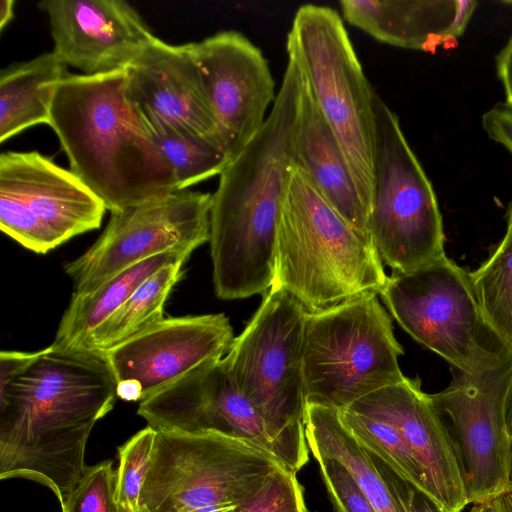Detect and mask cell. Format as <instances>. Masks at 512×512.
I'll return each mask as SVG.
<instances>
[{
    "instance_id": "cell-1",
    "label": "cell",
    "mask_w": 512,
    "mask_h": 512,
    "mask_svg": "<svg viewBox=\"0 0 512 512\" xmlns=\"http://www.w3.org/2000/svg\"><path fill=\"white\" fill-rule=\"evenodd\" d=\"M116 397L103 352L40 350L20 376L0 386V479L37 481L64 504L86 469L91 430Z\"/></svg>"
},
{
    "instance_id": "cell-2",
    "label": "cell",
    "mask_w": 512,
    "mask_h": 512,
    "mask_svg": "<svg viewBox=\"0 0 512 512\" xmlns=\"http://www.w3.org/2000/svg\"><path fill=\"white\" fill-rule=\"evenodd\" d=\"M302 83L299 67L288 58L263 126L219 175L212 194L209 244L214 291L222 300L264 295L274 282Z\"/></svg>"
},
{
    "instance_id": "cell-3",
    "label": "cell",
    "mask_w": 512,
    "mask_h": 512,
    "mask_svg": "<svg viewBox=\"0 0 512 512\" xmlns=\"http://www.w3.org/2000/svg\"><path fill=\"white\" fill-rule=\"evenodd\" d=\"M49 126L72 170L120 210L176 191L172 169L127 94V71L68 74L54 95Z\"/></svg>"
},
{
    "instance_id": "cell-4",
    "label": "cell",
    "mask_w": 512,
    "mask_h": 512,
    "mask_svg": "<svg viewBox=\"0 0 512 512\" xmlns=\"http://www.w3.org/2000/svg\"><path fill=\"white\" fill-rule=\"evenodd\" d=\"M387 277L370 236L351 225L294 165L279 220L273 284L307 312H316L378 295Z\"/></svg>"
},
{
    "instance_id": "cell-5",
    "label": "cell",
    "mask_w": 512,
    "mask_h": 512,
    "mask_svg": "<svg viewBox=\"0 0 512 512\" xmlns=\"http://www.w3.org/2000/svg\"><path fill=\"white\" fill-rule=\"evenodd\" d=\"M307 311L273 284L224 361L254 405L280 463L296 474L309 461L305 433L303 333Z\"/></svg>"
},
{
    "instance_id": "cell-6",
    "label": "cell",
    "mask_w": 512,
    "mask_h": 512,
    "mask_svg": "<svg viewBox=\"0 0 512 512\" xmlns=\"http://www.w3.org/2000/svg\"><path fill=\"white\" fill-rule=\"evenodd\" d=\"M286 49L338 139L359 193L370 210L375 91L366 79L343 19L328 6H300L287 35Z\"/></svg>"
},
{
    "instance_id": "cell-7",
    "label": "cell",
    "mask_w": 512,
    "mask_h": 512,
    "mask_svg": "<svg viewBox=\"0 0 512 512\" xmlns=\"http://www.w3.org/2000/svg\"><path fill=\"white\" fill-rule=\"evenodd\" d=\"M404 353L377 294L307 312L303 333L305 404L344 409L402 382Z\"/></svg>"
},
{
    "instance_id": "cell-8",
    "label": "cell",
    "mask_w": 512,
    "mask_h": 512,
    "mask_svg": "<svg viewBox=\"0 0 512 512\" xmlns=\"http://www.w3.org/2000/svg\"><path fill=\"white\" fill-rule=\"evenodd\" d=\"M379 295L414 340L456 370L477 374L512 356V347L486 320L470 272L446 255L410 272H393Z\"/></svg>"
},
{
    "instance_id": "cell-9",
    "label": "cell",
    "mask_w": 512,
    "mask_h": 512,
    "mask_svg": "<svg viewBox=\"0 0 512 512\" xmlns=\"http://www.w3.org/2000/svg\"><path fill=\"white\" fill-rule=\"evenodd\" d=\"M373 108L374 183L367 233L382 263L406 273L445 255L442 215L398 117L376 92Z\"/></svg>"
},
{
    "instance_id": "cell-10",
    "label": "cell",
    "mask_w": 512,
    "mask_h": 512,
    "mask_svg": "<svg viewBox=\"0 0 512 512\" xmlns=\"http://www.w3.org/2000/svg\"><path fill=\"white\" fill-rule=\"evenodd\" d=\"M280 466L270 452L240 438L157 430L140 508L193 512L212 505H239Z\"/></svg>"
},
{
    "instance_id": "cell-11",
    "label": "cell",
    "mask_w": 512,
    "mask_h": 512,
    "mask_svg": "<svg viewBox=\"0 0 512 512\" xmlns=\"http://www.w3.org/2000/svg\"><path fill=\"white\" fill-rule=\"evenodd\" d=\"M212 194L180 190L112 211L94 244L65 272L87 293L123 270L167 252L191 254L209 242Z\"/></svg>"
},
{
    "instance_id": "cell-12",
    "label": "cell",
    "mask_w": 512,
    "mask_h": 512,
    "mask_svg": "<svg viewBox=\"0 0 512 512\" xmlns=\"http://www.w3.org/2000/svg\"><path fill=\"white\" fill-rule=\"evenodd\" d=\"M512 356L477 374L455 369L450 384L429 399L455 445L468 504L509 491L512 440L506 394Z\"/></svg>"
},
{
    "instance_id": "cell-13",
    "label": "cell",
    "mask_w": 512,
    "mask_h": 512,
    "mask_svg": "<svg viewBox=\"0 0 512 512\" xmlns=\"http://www.w3.org/2000/svg\"><path fill=\"white\" fill-rule=\"evenodd\" d=\"M234 341L223 313L163 318L103 354L125 401H143L208 362Z\"/></svg>"
},
{
    "instance_id": "cell-14",
    "label": "cell",
    "mask_w": 512,
    "mask_h": 512,
    "mask_svg": "<svg viewBox=\"0 0 512 512\" xmlns=\"http://www.w3.org/2000/svg\"><path fill=\"white\" fill-rule=\"evenodd\" d=\"M226 150L233 159L255 137L274 102L275 83L261 50L237 31L192 43Z\"/></svg>"
},
{
    "instance_id": "cell-15",
    "label": "cell",
    "mask_w": 512,
    "mask_h": 512,
    "mask_svg": "<svg viewBox=\"0 0 512 512\" xmlns=\"http://www.w3.org/2000/svg\"><path fill=\"white\" fill-rule=\"evenodd\" d=\"M137 413L156 430L216 432L249 441L277 458L264 421L234 382L224 358L141 401Z\"/></svg>"
},
{
    "instance_id": "cell-16",
    "label": "cell",
    "mask_w": 512,
    "mask_h": 512,
    "mask_svg": "<svg viewBox=\"0 0 512 512\" xmlns=\"http://www.w3.org/2000/svg\"><path fill=\"white\" fill-rule=\"evenodd\" d=\"M53 52L84 75L127 69L157 38L121 0H45Z\"/></svg>"
},
{
    "instance_id": "cell-17",
    "label": "cell",
    "mask_w": 512,
    "mask_h": 512,
    "mask_svg": "<svg viewBox=\"0 0 512 512\" xmlns=\"http://www.w3.org/2000/svg\"><path fill=\"white\" fill-rule=\"evenodd\" d=\"M347 409L393 426L412 452L424 490L451 512L468 504L455 445L418 378L386 386Z\"/></svg>"
},
{
    "instance_id": "cell-18",
    "label": "cell",
    "mask_w": 512,
    "mask_h": 512,
    "mask_svg": "<svg viewBox=\"0 0 512 512\" xmlns=\"http://www.w3.org/2000/svg\"><path fill=\"white\" fill-rule=\"evenodd\" d=\"M126 71L128 98L139 113L208 139L227 152L192 43L172 45L156 38Z\"/></svg>"
},
{
    "instance_id": "cell-19",
    "label": "cell",
    "mask_w": 512,
    "mask_h": 512,
    "mask_svg": "<svg viewBox=\"0 0 512 512\" xmlns=\"http://www.w3.org/2000/svg\"><path fill=\"white\" fill-rule=\"evenodd\" d=\"M0 200L35 217L61 243L99 228L107 210L72 170L37 151L1 153Z\"/></svg>"
},
{
    "instance_id": "cell-20",
    "label": "cell",
    "mask_w": 512,
    "mask_h": 512,
    "mask_svg": "<svg viewBox=\"0 0 512 512\" xmlns=\"http://www.w3.org/2000/svg\"><path fill=\"white\" fill-rule=\"evenodd\" d=\"M292 153L294 165L306 174L326 200L351 225L368 234L369 210L359 193L345 153L317 107L304 78Z\"/></svg>"
},
{
    "instance_id": "cell-21",
    "label": "cell",
    "mask_w": 512,
    "mask_h": 512,
    "mask_svg": "<svg viewBox=\"0 0 512 512\" xmlns=\"http://www.w3.org/2000/svg\"><path fill=\"white\" fill-rule=\"evenodd\" d=\"M340 7L351 25L392 46L434 53L457 40V0H341Z\"/></svg>"
},
{
    "instance_id": "cell-22",
    "label": "cell",
    "mask_w": 512,
    "mask_h": 512,
    "mask_svg": "<svg viewBox=\"0 0 512 512\" xmlns=\"http://www.w3.org/2000/svg\"><path fill=\"white\" fill-rule=\"evenodd\" d=\"M67 75V65L53 51L1 71V143L34 125H49L55 92Z\"/></svg>"
},
{
    "instance_id": "cell-23",
    "label": "cell",
    "mask_w": 512,
    "mask_h": 512,
    "mask_svg": "<svg viewBox=\"0 0 512 512\" xmlns=\"http://www.w3.org/2000/svg\"><path fill=\"white\" fill-rule=\"evenodd\" d=\"M189 256L177 251L163 253L123 270L90 292H74L51 345L62 350H82L91 333L145 280L162 267L186 261Z\"/></svg>"
},
{
    "instance_id": "cell-24",
    "label": "cell",
    "mask_w": 512,
    "mask_h": 512,
    "mask_svg": "<svg viewBox=\"0 0 512 512\" xmlns=\"http://www.w3.org/2000/svg\"><path fill=\"white\" fill-rule=\"evenodd\" d=\"M304 423L311 454H320L344 465L375 512H405L396 495L379 475L369 452L343 424L339 409L306 404Z\"/></svg>"
},
{
    "instance_id": "cell-25",
    "label": "cell",
    "mask_w": 512,
    "mask_h": 512,
    "mask_svg": "<svg viewBox=\"0 0 512 512\" xmlns=\"http://www.w3.org/2000/svg\"><path fill=\"white\" fill-rule=\"evenodd\" d=\"M184 260L168 264L147 280L89 336L82 350L107 351L161 321L163 307L180 280Z\"/></svg>"
},
{
    "instance_id": "cell-26",
    "label": "cell",
    "mask_w": 512,
    "mask_h": 512,
    "mask_svg": "<svg viewBox=\"0 0 512 512\" xmlns=\"http://www.w3.org/2000/svg\"><path fill=\"white\" fill-rule=\"evenodd\" d=\"M138 114L172 169L176 191L220 175L232 160L223 148L208 139Z\"/></svg>"
},
{
    "instance_id": "cell-27",
    "label": "cell",
    "mask_w": 512,
    "mask_h": 512,
    "mask_svg": "<svg viewBox=\"0 0 512 512\" xmlns=\"http://www.w3.org/2000/svg\"><path fill=\"white\" fill-rule=\"evenodd\" d=\"M506 218L503 239L470 277L486 320L512 347V214Z\"/></svg>"
},
{
    "instance_id": "cell-28",
    "label": "cell",
    "mask_w": 512,
    "mask_h": 512,
    "mask_svg": "<svg viewBox=\"0 0 512 512\" xmlns=\"http://www.w3.org/2000/svg\"><path fill=\"white\" fill-rule=\"evenodd\" d=\"M340 418L358 443L389 464L401 477L424 490L421 471L408 445L390 424L340 409Z\"/></svg>"
},
{
    "instance_id": "cell-29",
    "label": "cell",
    "mask_w": 512,
    "mask_h": 512,
    "mask_svg": "<svg viewBox=\"0 0 512 512\" xmlns=\"http://www.w3.org/2000/svg\"><path fill=\"white\" fill-rule=\"evenodd\" d=\"M156 433L157 430L148 425L118 449L115 492L121 512L140 509V493L150 466Z\"/></svg>"
},
{
    "instance_id": "cell-30",
    "label": "cell",
    "mask_w": 512,
    "mask_h": 512,
    "mask_svg": "<svg viewBox=\"0 0 512 512\" xmlns=\"http://www.w3.org/2000/svg\"><path fill=\"white\" fill-rule=\"evenodd\" d=\"M61 507L63 512H121L111 461L86 466L82 478Z\"/></svg>"
},
{
    "instance_id": "cell-31",
    "label": "cell",
    "mask_w": 512,
    "mask_h": 512,
    "mask_svg": "<svg viewBox=\"0 0 512 512\" xmlns=\"http://www.w3.org/2000/svg\"><path fill=\"white\" fill-rule=\"evenodd\" d=\"M238 512H307L296 474L284 466L278 467L252 496L238 505Z\"/></svg>"
},
{
    "instance_id": "cell-32",
    "label": "cell",
    "mask_w": 512,
    "mask_h": 512,
    "mask_svg": "<svg viewBox=\"0 0 512 512\" xmlns=\"http://www.w3.org/2000/svg\"><path fill=\"white\" fill-rule=\"evenodd\" d=\"M337 512H375L348 469L338 461L312 454Z\"/></svg>"
},
{
    "instance_id": "cell-33",
    "label": "cell",
    "mask_w": 512,
    "mask_h": 512,
    "mask_svg": "<svg viewBox=\"0 0 512 512\" xmlns=\"http://www.w3.org/2000/svg\"><path fill=\"white\" fill-rule=\"evenodd\" d=\"M369 454L379 475L396 495L405 512H451L441 506L426 492L401 477L383 459L371 452Z\"/></svg>"
},
{
    "instance_id": "cell-34",
    "label": "cell",
    "mask_w": 512,
    "mask_h": 512,
    "mask_svg": "<svg viewBox=\"0 0 512 512\" xmlns=\"http://www.w3.org/2000/svg\"><path fill=\"white\" fill-rule=\"evenodd\" d=\"M482 126L488 137L501 144L512 155V107L505 102L495 104L482 116ZM512 214V201L508 207Z\"/></svg>"
},
{
    "instance_id": "cell-35",
    "label": "cell",
    "mask_w": 512,
    "mask_h": 512,
    "mask_svg": "<svg viewBox=\"0 0 512 512\" xmlns=\"http://www.w3.org/2000/svg\"><path fill=\"white\" fill-rule=\"evenodd\" d=\"M40 351L27 353L2 351L0 353V386L20 376L39 357Z\"/></svg>"
},
{
    "instance_id": "cell-36",
    "label": "cell",
    "mask_w": 512,
    "mask_h": 512,
    "mask_svg": "<svg viewBox=\"0 0 512 512\" xmlns=\"http://www.w3.org/2000/svg\"><path fill=\"white\" fill-rule=\"evenodd\" d=\"M496 69L505 94L504 102L512 107V37L497 54Z\"/></svg>"
},
{
    "instance_id": "cell-37",
    "label": "cell",
    "mask_w": 512,
    "mask_h": 512,
    "mask_svg": "<svg viewBox=\"0 0 512 512\" xmlns=\"http://www.w3.org/2000/svg\"><path fill=\"white\" fill-rule=\"evenodd\" d=\"M469 512H512V493L502 492L481 502L473 503Z\"/></svg>"
},
{
    "instance_id": "cell-38",
    "label": "cell",
    "mask_w": 512,
    "mask_h": 512,
    "mask_svg": "<svg viewBox=\"0 0 512 512\" xmlns=\"http://www.w3.org/2000/svg\"><path fill=\"white\" fill-rule=\"evenodd\" d=\"M477 5L476 0H457V10L452 25L456 38L464 33Z\"/></svg>"
},
{
    "instance_id": "cell-39",
    "label": "cell",
    "mask_w": 512,
    "mask_h": 512,
    "mask_svg": "<svg viewBox=\"0 0 512 512\" xmlns=\"http://www.w3.org/2000/svg\"><path fill=\"white\" fill-rule=\"evenodd\" d=\"M14 4L13 0H2L0 4V30L11 21L14 16Z\"/></svg>"
},
{
    "instance_id": "cell-40",
    "label": "cell",
    "mask_w": 512,
    "mask_h": 512,
    "mask_svg": "<svg viewBox=\"0 0 512 512\" xmlns=\"http://www.w3.org/2000/svg\"><path fill=\"white\" fill-rule=\"evenodd\" d=\"M505 410H506L507 427H508L509 435L512 440V378L510 380L507 394H506Z\"/></svg>"
},
{
    "instance_id": "cell-41",
    "label": "cell",
    "mask_w": 512,
    "mask_h": 512,
    "mask_svg": "<svg viewBox=\"0 0 512 512\" xmlns=\"http://www.w3.org/2000/svg\"><path fill=\"white\" fill-rule=\"evenodd\" d=\"M193 512H238V505L236 504H219L204 507Z\"/></svg>"
},
{
    "instance_id": "cell-42",
    "label": "cell",
    "mask_w": 512,
    "mask_h": 512,
    "mask_svg": "<svg viewBox=\"0 0 512 512\" xmlns=\"http://www.w3.org/2000/svg\"><path fill=\"white\" fill-rule=\"evenodd\" d=\"M509 491L512 493V453H511V458H510V463H509Z\"/></svg>"
},
{
    "instance_id": "cell-43",
    "label": "cell",
    "mask_w": 512,
    "mask_h": 512,
    "mask_svg": "<svg viewBox=\"0 0 512 512\" xmlns=\"http://www.w3.org/2000/svg\"><path fill=\"white\" fill-rule=\"evenodd\" d=\"M136 512H147L144 508H140L139 510H137Z\"/></svg>"
},
{
    "instance_id": "cell-44",
    "label": "cell",
    "mask_w": 512,
    "mask_h": 512,
    "mask_svg": "<svg viewBox=\"0 0 512 512\" xmlns=\"http://www.w3.org/2000/svg\"><path fill=\"white\" fill-rule=\"evenodd\" d=\"M503 3H506V4H509V5H512V1H503Z\"/></svg>"
}]
</instances>
